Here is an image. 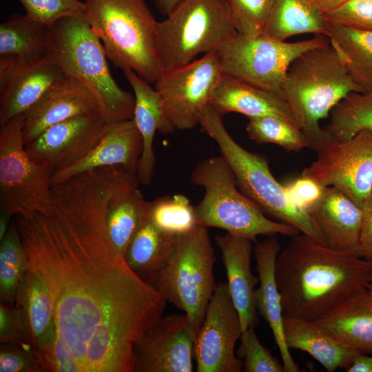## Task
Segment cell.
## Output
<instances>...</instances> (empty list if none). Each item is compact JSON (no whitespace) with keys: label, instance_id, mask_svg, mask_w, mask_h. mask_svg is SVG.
Listing matches in <instances>:
<instances>
[{"label":"cell","instance_id":"cell-1","mask_svg":"<svg viewBox=\"0 0 372 372\" xmlns=\"http://www.w3.org/2000/svg\"><path fill=\"white\" fill-rule=\"evenodd\" d=\"M122 179L94 169L52 186L48 214L15 216L29 269L54 304L56 340L45 371L132 372L133 349L166 300L138 276L112 242L107 200Z\"/></svg>","mask_w":372,"mask_h":372},{"label":"cell","instance_id":"cell-2","mask_svg":"<svg viewBox=\"0 0 372 372\" xmlns=\"http://www.w3.org/2000/svg\"><path fill=\"white\" fill-rule=\"evenodd\" d=\"M372 264L357 251H338L303 234L278 255L275 277L284 317L316 320L369 282Z\"/></svg>","mask_w":372,"mask_h":372},{"label":"cell","instance_id":"cell-3","mask_svg":"<svg viewBox=\"0 0 372 372\" xmlns=\"http://www.w3.org/2000/svg\"><path fill=\"white\" fill-rule=\"evenodd\" d=\"M282 92L299 127L317 150L332 137L319 122L351 92H362L331 43L310 49L290 64Z\"/></svg>","mask_w":372,"mask_h":372},{"label":"cell","instance_id":"cell-4","mask_svg":"<svg viewBox=\"0 0 372 372\" xmlns=\"http://www.w3.org/2000/svg\"><path fill=\"white\" fill-rule=\"evenodd\" d=\"M48 54L67 75L88 89L108 123L133 118L134 95L112 77L105 48L84 13L63 18L50 27Z\"/></svg>","mask_w":372,"mask_h":372},{"label":"cell","instance_id":"cell-5","mask_svg":"<svg viewBox=\"0 0 372 372\" xmlns=\"http://www.w3.org/2000/svg\"><path fill=\"white\" fill-rule=\"evenodd\" d=\"M84 15L107 58L154 84L161 68L155 46L158 21L145 0H85Z\"/></svg>","mask_w":372,"mask_h":372},{"label":"cell","instance_id":"cell-6","mask_svg":"<svg viewBox=\"0 0 372 372\" xmlns=\"http://www.w3.org/2000/svg\"><path fill=\"white\" fill-rule=\"evenodd\" d=\"M190 180L205 191L195 207L198 225L219 228L252 241L260 235L292 237L300 234L293 226L268 218L240 190L229 165L221 154L196 164Z\"/></svg>","mask_w":372,"mask_h":372},{"label":"cell","instance_id":"cell-7","mask_svg":"<svg viewBox=\"0 0 372 372\" xmlns=\"http://www.w3.org/2000/svg\"><path fill=\"white\" fill-rule=\"evenodd\" d=\"M223 117V114L207 105L199 125L218 145L240 190L265 214L295 227L302 234L322 244L308 212L293 203L285 185L271 174L267 159L240 146L226 130Z\"/></svg>","mask_w":372,"mask_h":372},{"label":"cell","instance_id":"cell-8","mask_svg":"<svg viewBox=\"0 0 372 372\" xmlns=\"http://www.w3.org/2000/svg\"><path fill=\"white\" fill-rule=\"evenodd\" d=\"M166 17L158 21L155 37L162 71L216 52L238 33L226 0H183Z\"/></svg>","mask_w":372,"mask_h":372},{"label":"cell","instance_id":"cell-9","mask_svg":"<svg viewBox=\"0 0 372 372\" xmlns=\"http://www.w3.org/2000/svg\"><path fill=\"white\" fill-rule=\"evenodd\" d=\"M215 260L207 227L197 225L179 238L168 262L147 282L184 311L196 334L217 286Z\"/></svg>","mask_w":372,"mask_h":372},{"label":"cell","instance_id":"cell-10","mask_svg":"<svg viewBox=\"0 0 372 372\" xmlns=\"http://www.w3.org/2000/svg\"><path fill=\"white\" fill-rule=\"evenodd\" d=\"M329 43L325 34L291 43L262 34L247 36L237 33L216 54L224 74L283 97L282 85L292 61L310 49Z\"/></svg>","mask_w":372,"mask_h":372},{"label":"cell","instance_id":"cell-11","mask_svg":"<svg viewBox=\"0 0 372 372\" xmlns=\"http://www.w3.org/2000/svg\"><path fill=\"white\" fill-rule=\"evenodd\" d=\"M23 114L0 130V209L13 216L48 214L53 204V172L28 154Z\"/></svg>","mask_w":372,"mask_h":372},{"label":"cell","instance_id":"cell-12","mask_svg":"<svg viewBox=\"0 0 372 372\" xmlns=\"http://www.w3.org/2000/svg\"><path fill=\"white\" fill-rule=\"evenodd\" d=\"M223 74L216 52L161 72L154 88L166 118L175 131L191 130L200 124Z\"/></svg>","mask_w":372,"mask_h":372},{"label":"cell","instance_id":"cell-13","mask_svg":"<svg viewBox=\"0 0 372 372\" xmlns=\"http://www.w3.org/2000/svg\"><path fill=\"white\" fill-rule=\"evenodd\" d=\"M316 152L302 176L340 189L362 208L372 192V131L362 130L346 140L331 138Z\"/></svg>","mask_w":372,"mask_h":372},{"label":"cell","instance_id":"cell-14","mask_svg":"<svg viewBox=\"0 0 372 372\" xmlns=\"http://www.w3.org/2000/svg\"><path fill=\"white\" fill-rule=\"evenodd\" d=\"M242 334L237 309L226 282H220L210 299L196 334L194 358L198 372H240L242 362L235 354Z\"/></svg>","mask_w":372,"mask_h":372},{"label":"cell","instance_id":"cell-15","mask_svg":"<svg viewBox=\"0 0 372 372\" xmlns=\"http://www.w3.org/2000/svg\"><path fill=\"white\" fill-rule=\"evenodd\" d=\"M196 336L185 313L162 316L134 345L132 372H192Z\"/></svg>","mask_w":372,"mask_h":372},{"label":"cell","instance_id":"cell-16","mask_svg":"<svg viewBox=\"0 0 372 372\" xmlns=\"http://www.w3.org/2000/svg\"><path fill=\"white\" fill-rule=\"evenodd\" d=\"M107 124L99 113L79 115L49 127L25 148L32 159L54 173L86 156L101 139Z\"/></svg>","mask_w":372,"mask_h":372},{"label":"cell","instance_id":"cell-17","mask_svg":"<svg viewBox=\"0 0 372 372\" xmlns=\"http://www.w3.org/2000/svg\"><path fill=\"white\" fill-rule=\"evenodd\" d=\"M66 75L49 54L34 61L0 56V127L25 112Z\"/></svg>","mask_w":372,"mask_h":372},{"label":"cell","instance_id":"cell-18","mask_svg":"<svg viewBox=\"0 0 372 372\" xmlns=\"http://www.w3.org/2000/svg\"><path fill=\"white\" fill-rule=\"evenodd\" d=\"M94 113L100 114V111L94 96L82 83L66 75L54 83L23 113L25 145L54 124L79 115Z\"/></svg>","mask_w":372,"mask_h":372},{"label":"cell","instance_id":"cell-19","mask_svg":"<svg viewBox=\"0 0 372 372\" xmlns=\"http://www.w3.org/2000/svg\"><path fill=\"white\" fill-rule=\"evenodd\" d=\"M142 150V137L133 118L109 123L100 141L86 156L52 174V185L99 167H121L136 174Z\"/></svg>","mask_w":372,"mask_h":372},{"label":"cell","instance_id":"cell-20","mask_svg":"<svg viewBox=\"0 0 372 372\" xmlns=\"http://www.w3.org/2000/svg\"><path fill=\"white\" fill-rule=\"evenodd\" d=\"M307 212L322 244L338 251H357L362 209L334 187H325Z\"/></svg>","mask_w":372,"mask_h":372},{"label":"cell","instance_id":"cell-21","mask_svg":"<svg viewBox=\"0 0 372 372\" xmlns=\"http://www.w3.org/2000/svg\"><path fill=\"white\" fill-rule=\"evenodd\" d=\"M215 240L221 251L227 284L243 332L258 322L255 287L259 278L253 274L250 267L252 240L229 233L217 236Z\"/></svg>","mask_w":372,"mask_h":372},{"label":"cell","instance_id":"cell-22","mask_svg":"<svg viewBox=\"0 0 372 372\" xmlns=\"http://www.w3.org/2000/svg\"><path fill=\"white\" fill-rule=\"evenodd\" d=\"M280 250V242L274 236L257 242L254 249L259 278V287L255 292L256 307L271 329L285 372H298L300 368L285 340L281 296L275 277V263Z\"/></svg>","mask_w":372,"mask_h":372},{"label":"cell","instance_id":"cell-23","mask_svg":"<svg viewBox=\"0 0 372 372\" xmlns=\"http://www.w3.org/2000/svg\"><path fill=\"white\" fill-rule=\"evenodd\" d=\"M123 72L134 92L133 119L143 140L136 177L139 183L147 185L151 183L154 172L156 156L153 144L155 133L158 131L166 134L175 130L166 118L161 98L155 88L132 70L126 69Z\"/></svg>","mask_w":372,"mask_h":372},{"label":"cell","instance_id":"cell-24","mask_svg":"<svg viewBox=\"0 0 372 372\" xmlns=\"http://www.w3.org/2000/svg\"><path fill=\"white\" fill-rule=\"evenodd\" d=\"M209 105L223 115L236 112L249 118L274 116L299 127L283 97L224 73L211 94Z\"/></svg>","mask_w":372,"mask_h":372},{"label":"cell","instance_id":"cell-25","mask_svg":"<svg viewBox=\"0 0 372 372\" xmlns=\"http://www.w3.org/2000/svg\"><path fill=\"white\" fill-rule=\"evenodd\" d=\"M314 321L345 345L372 354V296L366 288Z\"/></svg>","mask_w":372,"mask_h":372},{"label":"cell","instance_id":"cell-26","mask_svg":"<svg viewBox=\"0 0 372 372\" xmlns=\"http://www.w3.org/2000/svg\"><path fill=\"white\" fill-rule=\"evenodd\" d=\"M136 174L118 183L105 206V223L110 238L123 256L136 233L149 218V201L138 187Z\"/></svg>","mask_w":372,"mask_h":372},{"label":"cell","instance_id":"cell-27","mask_svg":"<svg viewBox=\"0 0 372 372\" xmlns=\"http://www.w3.org/2000/svg\"><path fill=\"white\" fill-rule=\"evenodd\" d=\"M284 335L289 349L303 351L328 372L347 369L361 353L342 343L314 320L284 317Z\"/></svg>","mask_w":372,"mask_h":372},{"label":"cell","instance_id":"cell-28","mask_svg":"<svg viewBox=\"0 0 372 372\" xmlns=\"http://www.w3.org/2000/svg\"><path fill=\"white\" fill-rule=\"evenodd\" d=\"M14 304L20 307L25 314L29 344L37 352L42 362L56 340L54 309L48 287L34 271L28 269Z\"/></svg>","mask_w":372,"mask_h":372},{"label":"cell","instance_id":"cell-29","mask_svg":"<svg viewBox=\"0 0 372 372\" xmlns=\"http://www.w3.org/2000/svg\"><path fill=\"white\" fill-rule=\"evenodd\" d=\"M180 237L161 231L149 217L130 241L124 259L147 282L168 262Z\"/></svg>","mask_w":372,"mask_h":372},{"label":"cell","instance_id":"cell-30","mask_svg":"<svg viewBox=\"0 0 372 372\" xmlns=\"http://www.w3.org/2000/svg\"><path fill=\"white\" fill-rule=\"evenodd\" d=\"M324 13L313 0H273L262 34L285 41L295 35L324 34Z\"/></svg>","mask_w":372,"mask_h":372},{"label":"cell","instance_id":"cell-31","mask_svg":"<svg viewBox=\"0 0 372 372\" xmlns=\"http://www.w3.org/2000/svg\"><path fill=\"white\" fill-rule=\"evenodd\" d=\"M324 34L363 93H372V32L329 23Z\"/></svg>","mask_w":372,"mask_h":372},{"label":"cell","instance_id":"cell-32","mask_svg":"<svg viewBox=\"0 0 372 372\" xmlns=\"http://www.w3.org/2000/svg\"><path fill=\"white\" fill-rule=\"evenodd\" d=\"M50 27L25 14L15 13L0 25V56L34 61L48 54Z\"/></svg>","mask_w":372,"mask_h":372},{"label":"cell","instance_id":"cell-33","mask_svg":"<svg viewBox=\"0 0 372 372\" xmlns=\"http://www.w3.org/2000/svg\"><path fill=\"white\" fill-rule=\"evenodd\" d=\"M0 242V300L14 304L29 269L27 253L14 219Z\"/></svg>","mask_w":372,"mask_h":372},{"label":"cell","instance_id":"cell-34","mask_svg":"<svg viewBox=\"0 0 372 372\" xmlns=\"http://www.w3.org/2000/svg\"><path fill=\"white\" fill-rule=\"evenodd\" d=\"M330 113L326 131L333 139L346 140L362 130L372 131V93L351 92Z\"/></svg>","mask_w":372,"mask_h":372},{"label":"cell","instance_id":"cell-35","mask_svg":"<svg viewBox=\"0 0 372 372\" xmlns=\"http://www.w3.org/2000/svg\"><path fill=\"white\" fill-rule=\"evenodd\" d=\"M246 132L249 138L256 143L275 144L287 152L312 148L311 140L301 129L278 116L249 118Z\"/></svg>","mask_w":372,"mask_h":372},{"label":"cell","instance_id":"cell-36","mask_svg":"<svg viewBox=\"0 0 372 372\" xmlns=\"http://www.w3.org/2000/svg\"><path fill=\"white\" fill-rule=\"evenodd\" d=\"M149 217L158 229L176 236L187 234L198 225L195 207L183 194L149 201Z\"/></svg>","mask_w":372,"mask_h":372},{"label":"cell","instance_id":"cell-37","mask_svg":"<svg viewBox=\"0 0 372 372\" xmlns=\"http://www.w3.org/2000/svg\"><path fill=\"white\" fill-rule=\"evenodd\" d=\"M238 33L261 34L273 0H226Z\"/></svg>","mask_w":372,"mask_h":372},{"label":"cell","instance_id":"cell-38","mask_svg":"<svg viewBox=\"0 0 372 372\" xmlns=\"http://www.w3.org/2000/svg\"><path fill=\"white\" fill-rule=\"evenodd\" d=\"M255 327L242 332L238 354L243 358L245 372H285L284 366L259 341Z\"/></svg>","mask_w":372,"mask_h":372},{"label":"cell","instance_id":"cell-39","mask_svg":"<svg viewBox=\"0 0 372 372\" xmlns=\"http://www.w3.org/2000/svg\"><path fill=\"white\" fill-rule=\"evenodd\" d=\"M25 14L48 27L68 17L84 13L85 5L79 0H17Z\"/></svg>","mask_w":372,"mask_h":372},{"label":"cell","instance_id":"cell-40","mask_svg":"<svg viewBox=\"0 0 372 372\" xmlns=\"http://www.w3.org/2000/svg\"><path fill=\"white\" fill-rule=\"evenodd\" d=\"M324 16L329 23L372 32V0H349Z\"/></svg>","mask_w":372,"mask_h":372},{"label":"cell","instance_id":"cell-41","mask_svg":"<svg viewBox=\"0 0 372 372\" xmlns=\"http://www.w3.org/2000/svg\"><path fill=\"white\" fill-rule=\"evenodd\" d=\"M37 352L28 344L3 343L0 349V372H43Z\"/></svg>","mask_w":372,"mask_h":372},{"label":"cell","instance_id":"cell-42","mask_svg":"<svg viewBox=\"0 0 372 372\" xmlns=\"http://www.w3.org/2000/svg\"><path fill=\"white\" fill-rule=\"evenodd\" d=\"M0 342L1 344H29L28 322L20 307L1 302Z\"/></svg>","mask_w":372,"mask_h":372},{"label":"cell","instance_id":"cell-43","mask_svg":"<svg viewBox=\"0 0 372 372\" xmlns=\"http://www.w3.org/2000/svg\"><path fill=\"white\" fill-rule=\"evenodd\" d=\"M285 187L293 203L306 211L318 201L324 188L303 176L288 182Z\"/></svg>","mask_w":372,"mask_h":372},{"label":"cell","instance_id":"cell-44","mask_svg":"<svg viewBox=\"0 0 372 372\" xmlns=\"http://www.w3.org/2000/svg\"><path fill=\"white\" fill-rule=\"evenodd\" d=\"M362 209V223L358 252L372 264V192L365 200Z\"/></svg>","mask_w":372,"mask_h":372},{"label":"cell","instance_id":"cell-45","mask_svg":"<svg viewBox=\"0 0 372 372\" xmlns=\"http://www.w3.org/2000/svg\"><path fill=\"white\" fill-rule=\"evenodd\" d=\"M347 372H372V356L360 353L346 370Z\"/></svg>","mask_w":372,"mask_h":372},{"label":"cell","instance_id":"cell-46","mask_svg":"<svg viewBox=\"0 0 372 372\" xmlns=\"http://www.w3.org/2000/svg\"><path fill=\"white\" fill-rule=\"evenodd\" d=\"M324 14L330 12L349 0H313Z\"/></svg>","mask_w":372,"mask_h":372},{"label":"cell","instance_id":"cell-47","mask_svg":"<svg viewBox=\"0 0 372 372\" xmlns=\"http://www.w3.org/2000/svg\"><path fill=\"white\" fill-rule=\"evenodd\" d=\"M183 0H152L159 12L167 16Z\"/></svg>","mask_w":372,"mask_h":372},{"label":"cell","instance_id":"cell-48","mask_svg":"<svg viewBox=\"0 0 372 372\" xmlns=\"http://www.w3.org/2000/svg\"><path fill=\"white\" fill-rule=\"evenodd\" d=\"M14 216L8 211L1 209L0 214V241L4 238L6 234L11 222L12 217Z\"/></svg>","mask_w":372,"mask_h":372},{"label":"cell","instance_id":"cell-49","mask_svg":"<svg viewBox=\"0 0 372 372\" xmlns=\"http://www.w3.org/2000/svg\"><path fill=\"white\" fill-rule=\"evenodd\" d=\"M366 289L370 293V294L372 296V271H371V278L367 285Z\"/></svg>","mask_w":372,"mask_h":372}]
</instances>
